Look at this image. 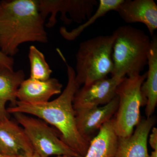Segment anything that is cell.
Segmentation results:
<instances>
[{"mask_svg": "<svg viewBox=\"0 0 157 157\" xmlns=\"http://www.w3.org/2000/svg\"><path fill=\"white\" fill-rule=\"evenodd\" d=\"M67 69L68 81L60 95L52 101L39 104H31L17 101L15 106L7 108L9 114L21 113L37 117L48 123L58 131L61 140L72 150L83 157L90 142L79 134L76 126L74 96L80 86L76 79L75 70L67 62L60 50H57Z\"/></svg>", "mask_w": 157, "mask_h": 157, "instance_id": "1", "label": "cell"}, {"mask_svg": "<svg viewBox=\"0 0 157 157\" xmlns=\"http://www.w3.org/2000/svg\"><path fill=\"white\" fill-rule=\"evenodd\" d=\"M37 0L0 2V51L11 57L27 42H48L44 21Z\"/></svg>", "mask_w": 157, "mask_h": 157, "instance_id": "2", "label": "cell"}, {"mask_svg": "<svg viewBox=\"0 0 157 157\" xmlns=\"http://www.w3.org/2000/svg\"><path fill=\"white\" fill-rule=\"evenodd\" d=\"M112 35L111 76L123 78L140 74L147 64L151 42L149 37L130 25L119 27Z\"/></svg>", "mask_w": 157, "mask_h": 157, "instance_id": "3", "label": "cell"}, {"mask_svg": "<svg viewBox=\"0 0 157 157\" xmlns=\"http://www.w3.org/2000/svg\"><path fill=\"white\" fill-rule=\"evenodd\" d=\"M113 36H100L81 42L76 54V79L87 85L106 78L113 70Z\"/></svg>", "mask_w": 157, "mask_h": 157, "instance_id": "4", "label": "cell"}, {"mask_svg": "<svg viewBox=\"0 0 157 157\" xmlns=\"http://www.w3.org/2000/svg\"><path fill=\"white\" fill-rule=\"evenodd\" d=\"M146 75L145 73L124 77L117 86L118 106L112 121L118 137L131 136L140 122V107L146 104L141 90Z\"/></svg>", "mask_w": 157, "mask_h": 157, "instance_id": "5", "label": "cell"}, {"mask_svg": "<svg viewBox=\"0 0 157 157\" xmlns=\"http://www.w3.org/2000/svg\"><path fill=\"white\" fill-rule=\"evenodd\" d=\"M12 114L24 130L34 153L40 157L61 155L81 157L61 140L57 130L49 126L45 121L21 113Z\"/></svg>", "mask_w": 157, "mask_h": 157, "instance_id": "6", "label": "cell"}, {"mask_svg": "<svg viewBox=\"0 0 157 157\" xmlns=\"http://www.w3.org/2000/svg\"><path fill=\"white\" fill-rule=\"evenodd\" d=\"M38 6L42 17L45 19L51 14L46 24L47 28L53 27L56 23L57 13H61V19L67 25L71 21L67 17L69 14L71 21L82 24L94 14L95 7L98 6L96 0H39Z\"/></svg>", "mask_w": 157, "mask_h": 157, "instance_id": "7", "label": "cell"}, {"mask_svg": "<svg viewBox=\"0 0 157 157\" xmlns=\"http://www.w3.org/2000/svg\"><path fill=\"white\" fill-rule=\"evenodd\" d=\"M123 78L107 77L83 85L74 96V109L98 107L108 104L116 96L117 88Z\"/></svg>", "mask_w": 157, "mask_h": 157, "instance_id": "8", "label": "cell"}, {"mask_svg": "<svg viewBox=\"0 0 157 157\" xmlns=\"http://www.w3.org/2000/svg\"><path fill=\"white\" fill-rule=\"evenodd\" d=\"M118 101L116 95L110 102L102 106L75 109L76 126L82 137L90 142L96 132L115 115Z\"/></svg>", "mask_w": 157, "mask_h": 157, "instance_id": "9", "label": "cell"}, {"mask_svg": "<svg viewBox=\"0 0 157 157\" xmlns=\"http://www.w3.org/2000/svg\"><path fill=\"white\" fill-rule=\"evenodd\" d=\"M34 152L22 127L10 119L0 121V155L12 157Z\"/></svg>", "mask_w": 157, "mask_h": 157, "instance_id": "10", "label": "cell"}, {"mask_svg": "<svg viewBox=\"0 0 157 157\" xmlns=\"http://www.w3.org/2000/svg\"><path fill=\"white\" fill-rule=\"evenodd\" d=\"M155 122L154 116L140 119L131 136L118 137L114 157H150L147 150L148 136Z\"/></svg>", "mask_w": 157, "mask_h": 157, "instance_id": "11", "label": "cell"}, {"mask_svg": "<svg viewBox=\"0 0 157 157\" xmlns=\"http://www.w3.org/2000/svg\"><path fill=\"white\" fill-rule=\"evenodd\" d=\"M116 11L125 22L143 23L153 36L157 29V6L153 0H124Z\"/></svg>", "mask_w": 157, "mask_h": 157, "instance_id": "12", "label": "cell"}, {"mask_svg": "<svg viewBox=\"0 0 157 157\" xmlns=\"http://www.w3.org/2000/svg\"><path fill=\"white\" fill-rule=\"evenodd\" d=\"M63 85L58 79L50 78L39 81L31 78L25 79L17 90V100L22 103L39 104L49 101L52 96L62 92Z\"/></svg>", "mask_w": 157, "mask_h": 157, "instance_id": "13", "label": "cell"}, {"mask_svg": "<svg viewBox=\"0 0 157 157\" xmlns=\"http://www.w3.org/2000/svg\"><path fill=\"white\" fill-rule=\"evenodd\" d=\"M25 77L22 70L14 71L0 67V121L10 119L6 104L9 102L15 106L17 90Z\"/></svg>", "mask_w": 157, "mask_h": 157, "instance_id": "14", "label": "cell"}, {"mask_svg": "<svg viewBox=\"0 0 157 157\" xmlns=\"http://www.w3.org/2000/svg\"><path fill=\"white\" fill-rule=\"evenodd\" d=\"M148 71L141 86L142 94L146 101V118L153 116L157 105V37L153 36L149 51Z\"/></svg>", "mask_w": 157, "mask_h": 157, "instance_id": "15", "label": "cell"}, {"mask_svg": "<svg viewBox=\"0 0 157 157\" xmlns=\"http://www.w3.org/2000/svg\"><path fill=\"white\" fill-rule=\"evenodd\" d=\"M118 142V137L112 119L104 124L97 135L90 140L88 148L83 157H114Z\"/></svg>", "mask_w": 157, "mask_h": 157, "instance_id": "16", "label": "cell"}, {"mask_svg": "<svg viewBox=\"0 0 157 157\" xmlns=\"http://www.w3.org/2000/svg\"><path fill=\"white\" fill-rule=\"evenodd\" d=\"M124 0H100L95 12L84 23L78 27L68 31L65 27L60 29V33L66 40L73 41L76 39L85 29L95 22L96 21L104 16L110 11H117Z\"/></svg>", "mask_w": 157, "mask_h": 157, "instance_id": "17", "label": "cell"}, {"mask_svg": "<svg viewBox=\"0 0 157 157\" xmlns=\"http://www.w3.org/2000/svg\"><path fill=\"white\" fill-rule=\"evenodd\" d=\"M29 59L30 64V77L39 80L46 81L50 78L52 73L45 56L34 45H31L29 49Z\"/></svg>", "mask_w": 157, "mask_h": 157, "instance_id": "18", "label": "cell"}, {"mask_svg": "<svg viewBox=\"0 0 157 157\" xmlns=\"http://www.w3.org/2000/svg\"><path fill=\"white\" fill-rule=\"evenodd\" d=\"M14 60L13 58L7 56L0 51V67L14 70Z\"/></svg>", "mask_w": 157, "mask_h": 157, "instance_id": "19", "label": "cell"}, {"mask_svg": "<svg viewBox=\"0 0 157 157\" xmlns=\"http://www.w3.org/2000/svg\"><path fill=\"white\" fill-rule=\"evenodd\" d=\"M151 131V134L148 140L149 144L154 150H157V128L153 127Z\"/></svg>", "mask_w": 157, "mask_h": 157, "instance_id": "20", "label": "cell"}, {"mask_svg": "<svg viewBox=\"0 0 157 157\" xmlns=\"http://www.w3.org/2000/svg\"><path fill=\"white\" fill-rule=\"evenodd\" d=\"M0 157H40L39 156L37 155L35 153H33L28 154L20 155L16 156H6L2 155H0Z\"/></svg>", "mask_w": 157, "mask_h": 157, "instance_id": "21", "label": "cell"}, {"mask_svg": "<svg viewBox=\"0 0 157 157\" xmlns=\"http://www.w3.org/2000/svg\"><path fill=\"white\" fill-rule=\"evenodd\" d=\"M150 157H157V150H154L152 152Z\"/></svg>", "mask_w": 157, "mask_h": 157, "instance_id": "22", "label": "cell"}, {"mask_svg": "<svg viewBox=\"0 0 157 157\" xmlns=\"http://www.w3.org/2000/svg\"><path fill=\"white\" fill-rule=\"evenodd\" d=\"M56 157H72L70 156V155H61L56 156Z\"/></svg>", "mask_w": 157, "mask_h": 157, "instance_id": "23", "label": "cell"}]
</instances>
